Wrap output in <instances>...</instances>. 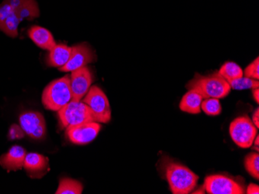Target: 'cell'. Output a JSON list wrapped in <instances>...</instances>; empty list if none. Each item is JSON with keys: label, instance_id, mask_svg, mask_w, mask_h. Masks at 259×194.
<instances>
[{"label": "cell", "instance_id": "cell-1", "mask_svg": "<svg viewBox=\"0 0 259 194\" xmlns=\"http://www.w3.org/2000/svg\"><path fill=\"white\" fill-rule=\"evenodd\" d=\"M39 16L40 10L35 0H4L0 4V30L16 38L23 20H33Z\"/></svg>", "mask_w": 259, "mask_h": 194}, {"label": "cell", "instance_id": "cell-2", "mask_svg": "<svg viewBox=\"0 0 259 194\" xmlns=\"http://www.w3.org/2000/svg\"><path fill=\"white\" fill-rule=\"evenodd\" d=\"M159 169L173 194L190 193L197 186L199 176L187 166L175 161L168 156L161 157Z\"/></svg>", "mask_w": 259, "mask_h": 194}, {"label": "cell", "instance_id": "cell-3", "mask_svg": "<svg viewBox=\"0 0 259 194\" xmlns=\"http://www.w3.org/2000/svg\"><path fill=\"white\" fill-rule=\"evenodd\" d=\"M189 90H195L203 99L225 98L231 92V86L218 72L209 75H196L186 85Z\"/></svg>", "mask_w": 259, "mask_h": 194}, {"label": "cell", "instance_id": "cell-4", "mask_svg": "<svg viewBox=\"0 0 259 194\" xmlns=\"http://www.w3.org/2000/svg\"><path fill=\"white\" fill-rule=\"evenodd\" d=\"M72 100L70 76L54 80L47 85L42 94V104L46 109L58 111Z\"/></svg>", "mask_w": 259, "mask_h": 194}, {"label": "cell", "instance_id": "cell-5", "mask_svg": "<svg viewBox=\"0 0 259 194\" xmlns=\"http://www.w3.org/2000/svg\"><path fill=\"white\" fill-rule=\"evenodd\" d=\"M61 124L64 128L77 124L97 121L95 115L90 107L81 101H71L58 111Z\"/></svg>", "mask_w": 259, "mask_h": 194}, {"label": "cell", "instance_id": "cell-6", "mask_svg": "<svg viewBox=\"0 0 259 194\" xmlns=\"http://www.w3.org/2000/svg\"><path fill=\"white\" fill-rule=\"evenodd\" d=\"M229 133L237 146L242 149H248L252 146L257 134V128L248 115H243L231 123Z\"/></svg>", "mask_w": 259, "mask_h": 194}, {"label": "cell", "instance_id": "cell-7", "mask_svg": "<svg viewBox=\"0 0 259 194\" xmlns=\"http://www.w3.org/2000/svg\"><path fill=\"white\" fill-rule=\"evenodd\" d=\"M83 102L87 104L95 115L97 122L108 123L111 119V108L106 94L101 88L93 86L90 88Z\"/></svg>", "mask_w": 259, "mask_h": 194}, {"label": "cell", "instance_id": "cell-8", "mask_svg": "<svg viewBox=\"0 0 259 194\" xmlns=\"http://www.w3.org/2000/svg\"><path fill=\"white\" fill-rule=\"evenodd\" d=\"M204 189L209 194H244V186L224 175H210L204 180Z\"/></svg>", "mask_w": 259, "mask_h": 194}, {"label": "cell", "instance_id": "cell-9", "mask_svg": "<svg viewBox=\"0 0 259 194\" xmlns=\"http://www.w3.org/2000/svg\"><path fill=\"white\" fill-rule=\"evenodd\" d=\"M19 121L22 130L30 139L41 140L45 138L46 122L41 113L33 111H24L20 115Z\"/></svg>", "mask_w": 259, "mask_h": 194}, {"label": "cell", "instance_id": "cell-10", "mask_svg": "<svg viewBox=\"0 0 259 194\" xmlns=\"http://www.w3.org/2000/svg\"><path fill=\"white\" fill-rule=\"evenodd\" d=\"M101 130V124L97 121L83 123L66 128V136L70 142L75 145H87L95 140Z\"/></svg>", "mask_w": 259, "mask_h": 194}, {"label": "cell", "instance_id": "cell-11", "mask_svg": "<svg viewBox=\"0 0 259 194\" xmlns=\"http://www.w3.org/2000/svg\"><path fill=\"white\" fill-rule=\"evenodd\" d=\"M93 82V72L87 66L72 72L70 75V85L72 101H81L91 88Z\"/></svg>", "mask_w": 259, "mask_h": 194}, {"label": "cell", "instance_id": "cell-12", "mask_svg": "<svg viewBox=\"0 0 259 194\" xmlns=\"http://www.w3.org/2000/svg\"><path fill=\"white\" fill-rule=\"evenodd\" d=\"M96 60V55L87 43H81L72 47V54L65 66L58 68L60 72H72L87 66Z\"/></svg>", "mask_w": 259, "mask_h": 194}, {"label": "cell", "instance_id": "cell-13", "mask_svg": "<svg viewBox=\"0 0 259 194\" xmlns=\"http://www.w3.org/2000/svg\"><path fill=\"white\" fill-rule=\"evenodd\" d=\"M23 168L30 177L40 179L50 169L49 160L48 157L39 153H27Z\"/></svg>", "mask_w": 259, "mask_h": 194}, {"label": "cell", "instance_id": "cell-14", "mask_svg": "<svg viewBox=\"0 0 259 194\" xmlns=\"http://www.w3.org/2000/svg\"><path fill=\"white\" fill-rule=\"evenodd\" d=\"M27 151L20 146H12L10 150L0 157V166L7 171L23 169Z\"/></svg>", "mask_w": 259, "mask_h": 194}, {"label": "cell", "instance_id": "cell-15", "mask_svg": "<svg viewBox=\"0 0 259 194\" xmlns=\"http://www.w3.org/2000/svg\"><path fill=\"white\" fill-rule=\"evenodd\" d=\"M28 36L37 47L44 50H51L56 45L52 33L40 26L30 27L28 30Z\"/></svg>", "mask_w": 259, "mask_h": 194}, {"label": "cell", "instance_id": "cell-16", "mask_svg": "<svg viewBox=\"0 0 259 194\" xmlns=\"http://www.w3.org/2000/svg\"><path fill=\"white\" fill-rule=\"evenodd\" d=\"M72 54V47L65 44H56L49 50L47 56V64L52 68H60L65 66Z\"/></svg>", "mask_w": 259, "mask_h": 194}, {"label": "cell", "instance_id": "cell-17", "mask_svg": "<svg viewBox=\"0 0 259 194\" xmlns=\"http://www.w3.org/2000/svg\"><path fill=\"white\" fill-rule=\"evenodd\" d=\"M203 100V97L197 91L193 89L189 90L180 101V110L193 115L199 114L201 112V103Z\"/></svg>", "mask_w": 259, "mask_h": 194}, {"label": "cell", "instance_id": "cell-18", "mask_svg": "<svg viewBox=\"0 0 259 194\" xmlns=\"http://www.w3.org/2000/svg\"><path fill=\"white\" fill-rule=\"evenodd\" d=\"M83 190V186L79 181L70 178H62L59 182V186L56 194H81Z\"/></svg>", "mask_w": 259, "mask_h": 194}, {"label": "cell", "instance_id": "cell-19", "mask_svg": "<svg viewBox=\"0 0 259 194\" xmlns=\"http://www.w3.org/2000/svg\"><path fill=\"white\" fill-rule=\"evenodd\" d=\"M218 73L228 82L244 76L242 68L234 62H227L222 65Z\"/></svg>", "mask_w": 259, "mask_h": 194}, {"label": "cell", "instance_id": "cell-20", "mask_svg": "<svg viewBox=\"0 0 259 194\" xmlns=\"http://www.w3.org/2000/svg\"><path fill=\"white\" fill-rule=\"evenodd\" d=\"M231 88L234 90L254 89L259 87L258 80L241 77L228 82Z\"/></svg>", "mask_w": 259, "mask_h": 194}, {"label": "cell", "instance_id": "cell-21", "mask_svg": "<svg viewBox=\"0 0 259 194\" xmlns=\"http://www.w3.org/2000/svg\"><path fill=\"white\" fill-rule=\"evenodd\" d=\"M244 167L246 170L256 179H259L258 153H251L247 155L244 159Z\"/></svg>", "mask_w": 259, "mask_h": 194}, {"label": "cell", "instance_id": "cell-22", "mask_svg": "<svg viewBox=\"0 0 259 194\" xmlns=\"http://www.w3.org/2000/svg\"><path fill=\"white\" fill-rule=\"evenodd\" d=\"M201 109L206 115L215 116L221 114L222 108L218 98H206L202 101Z\"/></svg>", "mask_w": 259, "mask_h": 194}, {"label": "cell", "instance_id": "cell-23", "mask_svg": "<svg viewBox=\"0 0 259 194\" xmlns=\"http://www.w3.org/2000/svg\"><path fill=\"white\" fill-rule=\"evenodd\" d=\"M244 76L252 79H259V58L257 57L253 60L244 70Z\"/></svg>", "mask_w": 259, "mask_h": 194}, {"label": "cell", "instance_id": "cell-24", "mask_svg": "<svg viewBox=\"0 0 259 194\" xmlns=\"http://www.w3.org/2000/svg\"><path fill=\"white\" fill-rule=\"evenodd\" d=\"M25 136V133L22 130L20 124H13L9 130V140H21Z\"/></svg>", "mask_w": 259, "mask_h": 194}, {"label": "cell", "instance_id": "cell-25", "mask_svg": "<svg viewBox=\"0 0 259 194\" xmlns=\"http://www.w3.org/2000/svg\"><path fill=\"white\" fill-rule=\"evenodd\" d=\"M246 193L258 194V186H257V184H254V183H250V184L248 185V188H247V191H246Z\"/></svg>", "mask_w": 259, "mask_h": 194}, {"label": "cell", "instance_id": "cell-26", "mask_svg": "<svg viewBox=\"0 0 259 194\" xmlns=\"http://www.w3.org/2000/svg\"><path fill=\"white\" fill-rule=\"evenodd\" d=\"M252 121L253 124L255 125L256 128H258L259 127V108H256L255 111H254L252 115Z\"/></svg>", "mask_w": 259, "mask_h": 194}, {"label": "cell", "instance_id": "cell-27", "mask_svg": "<svg viewBox=\"0 0 259 194\" xmlns=\"http://www.w3.org/2000/svg\"><path fill=\"white\" fill-rule=\"evenodd\" d=\"M253 98L255 100L256 102H259V88H254L252 89Z\"/></svg>", "mask_w": 259, "mask_h": 194}, {"label": "cell", "instance_id": "cell-28", "mask_svg": "<svg viewBox=\"0 0 259 194\" xmlns=\"http://www.w3.org/2000/svg\"><path fill=\"white\" fill-rule=\"evenodd\" d=\"M254 145V149H255L257 151H258V146H259V136H256L255 139H254V142H253V144Z\"/></svg>", "mask_w": 259, "mask_h": 194}]
</instances>
